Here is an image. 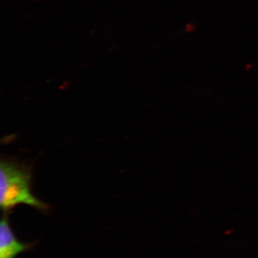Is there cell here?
Wrapping results in <instances>:
<instances>
[{"instance_id":"1","label":"cell","mask_w":258,"mask_h":258,"mask_svg":"<svg viewBox=\"0 0 258 258\" xmlns=\"http://www.w3.org/2000/svg\"><path fill=\"white\" fill-rule=\"evenodd\" d=\"M30 168L18 161L2 160L0 162V207L4 213L18 205H30L45 212L48 205L33 196L31 192Z\"/></svg>"},{"instance_id":"2","label":"cell","mask_w":258,"mask_h":258,"mask_svg":"<svg viewBox=\"0 0 258 258\" xmlns=\"http://www.w3.org/2000/svg\"><path fill=\"white\" fill-rule=\"evenodd\" d=\"M34 242H23L18 240L10 225L7 213L0 223V258H16L19 254L33 247Z\"/></svg>"}]
</instances>
